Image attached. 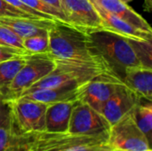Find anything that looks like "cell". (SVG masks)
Wrapping results in <instances>:
<instances>
[{
	"mask_svg": "<svg viewBox=\"0 0 152 151\" xmlns=\"http://www.w3.org/2000/svg\"><path fill=\"white\" fill-rule=\"evenodd\" d=\"M28 134L21 133L11 117L0 125V151H27Z\"/></svg>",
	"mask_w": 152,
	"mask_h": 151,
	"instance_id": "18",
	"label": "cell"
},
{
	"mask_svg": "<svg viewBox=\"0 0 152 151\" xmlns=\"http://www.w3.org/2000/svg\"><path fill=\"white\" fill-rule=\"evenodd\" d=\"M132 117L139 129L151 142L152 132V104L151 101L141 99L131 112Z\"/></svg>",
	"mask_w": 152,
	"mask_h": 151,
	"instance_id": "19",
	"label": "cell"
},
{
	"mask_svg": "<svg viewBox=\"0 0 152 151\" xmlns=\"http://www.w3.org/2000/svg\"><path fill=\"white\" fill-rule=\"evenodd\" d=\"M20 2H22L23 4H25L26 5L29 6L30 8H33L44 14H47L49 16L53 17L54 19H56L59 21H61L63 23H67L66 19L63 15V13L61 12V10L51 6L47 4H45L44 2L40 1V0H20Z\"/></svg>",
	"mask_w": 152,
	"mask_h": 151,
	"instance_id": "23",
	"label": "cell"
},
{
	"mask_svg": "<svg viewBox=\"0 0 152 151\" xmlns=\"http://www.w3.org/2000/svg\"><path fill=\"white\" fill-rule=\"evenodd\" d=\"M108 135H80L71 133L28 134L27 151H94L107 144Z\"/></svg>",
	"mask_w": 152,
	"mask_h": 151,
	"instance_id": "3",
	"label": "cell"
},
{
	"mask_svg": "<svg viewBox=\"0 0 152 151\" xmlns=\"http://www.w3.org/2000/svg\"><path fill=\"white\" fill-rule=\"evenodd\" d=\"M152 8V0H144V10L151 12Z\"/></svg>",
	"mask_w": 152,
	"mask_h": 151,
	"instance_id": "30",
	"label": "cell"
},
{
	"mask_svg": "<svg viewBox=\"0 0 152 151\" xmlns=\"http://www.w3.org/2000/svg\"><path fill=\"white\" fill-rule=\"evenodd\" d=\"M140 101L141 98L122 82L106 101L102 115L111 126L130 114Z\"/></svg>",
	"mask_w": 152,
	"mask_h": 151,
	"instance_id": "11",
	"label": "cell"
},
{
	"mask_svg": "<svg viewBox=\"0 0 152 151\" xmlns=\"http://www.w3.org/2000/svg\"><path fill=\"white\" fill-rule=\"evenodd\" d=\"M48 36L49 53L54 60L105 65L102 58L94 52L88 34L69 24L56 21L49 29Z\"/></svg>",
	"mask_w": 152,
	"mask_h": 151,
	"instance_id": "1",
	"label": "cell"
},
{
	"mask_svg": "<svg viewBox=\"0 0 152 151\" xmlns=\"http://www.w3.org/2000/svg\"><path fill=\"white\" fill-rule=\"evenodd\" d=\"M60 8L67 23L86 34L104 29L91 0H60Z\"/></svg>",
	"mask_w": 152,
	"mask_h": 151,
	"instance_id": "8",
	"label": "cell"
},
{
	"mask_svg": "<svg viewBox=\"0 0 152 151\" xmlns=\"http://www.w3.org/2000/svg\"><path fill=\"white\" fill-rule=\"evenodd\" d=\"M42 2H44L45 4H47L51 6H53L59 10H61L60 8V0H40Z\"/></svg>",
	"mask_w": 152,
	"mask_h": 151,
	"instance_id": "29",
	"label": "cell"
},
{
	"mask_svg": "<svg viewBox=\"0 0 152 151\" xmlns=\"http://www.w3.org/2000/svg\"><path fill=\"white\" fill-rule=\"evenodd\" d=\"M140 65L152 69V42L139 38L126 37Z\"/></svg>",
	"mask_w": 152,
	"mask_h": 151,
	"instance_id": "21",
	"label": "cell"
},
{
	"mask_svg": "<svg viewBox=\"0 0 152 151\" xmlns=\"http://www.w3.org/2000/svg\"><path fill=\"white\" fill-rule=\"evenodd\" d=\"M94 52L108 70L123 80L126 68L140 65L127 38L115 32L100 29L88 34Z\"/></svg>",
	"mask_w": 152,
	"mask_h": 151,
	"instance_id": "2",
	"label": "cell"
},
{
	"mask_svg": "<svg viewBox=\"0 0 152 151\" xmlns=\"http://www.w3.org/2000/svg\"><path fill=\"white\" fill-rule=\"evenodd\" d=\"M54 69L35 83L21 94L41 88H52L62 85H82L97 75L109 71L105 65L94 62H77L57 61ZM20 94V95H21Z\"/></svg>",
	"mask_w": 152,
	"mask_h": 151,
	"instance_id": "4",
	"label": "cell"
},
{
	"mask_svg": "<svg viewBox=\"0 0 152 151\" xmlns=\"http://www.w3.org/2000/svg\"><path fill=\"white\" fill-rule=\"evenodd\" d=\"M24 64L25 55L0 62V89L4 92Z\"/></svg>",
	"mask_w": 152,
	"mask_h": 151,
	"instance_id": "20",
	"label": "cell"
},
{
	"mask_svg": "<svg viewBox=\"0 0 152 151\" xmlns=\"http://www.w3.org/2000/svg\"><path fill=\"white\" fill-rule=\"evenodd\" d=\"M91 2L94 5L96 11L98 12L102 19V22L104 29L115 32L126 37L139 38L143 40H152V33H149L134 28L129 23L124 21L117 15L108 12L107 10H105L104 8L94 3V1L91 0Z\"/></svg>",
	"mask_w": 152,
	"mask_h": 151,
	"instance_id": "14",
	"label": "cell"
},
{
	"mask_svg": "<svg viewBox=\"0 0 152 151\" xmlns=\"http://www.w3.org/2000/svg\"><path fill=\"white\" fill-rule=\"evenodd\" d=\"M78 85H62L52 88H41L27 92L19 98L42 102L45 104H52L61 101H77Z\"/></svg>",
	"mask_w": 152,
	"mask_h": 151,
	"instance_id": "16",
	"label": "cell"
},
{
	"mask_svg": "<svg viewBox=\"0 0 152 151\" xmlns=\"http://www.w3.org/2000/svg\"><path fill=\"white\" fill-rule=\"evenodd\" d=\"M76 101H69L48 104L45 112V131L48 133H67Z\"/></svg>",
	"mask_w": 152,
	"mask_h": 151,
	"instance_id": "15",
	"label": "cell"
},
{
	"mask_svg": "<svg viewBox=\"0 0 152 151\" xmlns=\"http://www.w3.org/2000/svg\"><path fill=\"white\" fill-rule=\"evenodd\" d=\"M56 21L59 20L27 17H0V25L6 27L22 39L49 31Z\"/></svg>",
	"mask_w": 152,
	"mask_h": 151,
	"instance_id": "12",
	"label": "cell"
},
{
	"mask_svg": "<svg viewBox=\"0 0 152 151\" xmlns=\"http://www.w3.org/2000/svg\"><path fill=\"white\" fill-rule=\"evenodd\" d=\"M145 151H151V150H145Z\"/></svg>",
	"mask_w": 152,
	"mask_h": 151,
	"instance_id": "33",
	"label": "cell"
},
{
	"mask_svg": "<svg viewBox=\"0 0 152 151\" xmlns=\"http://www.w3.org/2000/svg\"><path fill=\"white\" fill-rule=\"evenodd\" d=\"M110 125L105 117L86 103L77 101L71 112L69 133L80 135H109Z\"/></svg>",
	"mask_w": 152,
	"mask_h": 151,
	"instance_id": "10",
	"label": "cell"
},
{
	"mask_svg": "<svg viewBox=\"0 0 152 151\" xmlns=\"http://www.w3.org/2000/svg\"><path fill=\"white\" fill-rule=\"evenodd\" d=\"M107 145L113 150L145 151L151 142L134 121L131 113L110 126Z\"/></svg>",
	"mask_w": 152,
	"mask_h": 151,
	"instance_id": "6",
	"label": "cell"
},
{
	"mask_svg": "<svg viewBox=\"0 0 152 151\" xmlns=\"http://www.w3.org/2000/svg\"><path fill=\"white\" fill-rule=\"evenodd\" d=\"M114 151H119V150H114Z\"/></svg>",
	"mask_w": 152,
	"mask_h": 151,
	"instance_id": "34",
	"label": "cell"
},
{
	"mask_svg": "<svg viewBox=\"0 0 152 151\" xmlns=\"http://www.w3.org/2000/svg\"><path fill=\"white\" fill-rule=\"evenodd\" d=\"M12 117V101L9 100L4 92L0 89V125Z\"/></svg>",
	"mask_w": 152,
	"mask_h": 151,
	"instance_id": "26",
	"label": "cell"
},
{
	"mask_svg": "<svg viewBox=\"0 0 152 151\" xmlns=\"http://www.w3.org/2000/svg\"><path fill=\"white\" fill-rule=\"evenodd\" d=\"M122 81L110 71L102 72L78 87L77 101L86 103L99 113Z\"/></svg>",
	"mask_w": 152,
	"mask_h": 151,
	"instance_id": "9",
	"label": "cell"
},
{
	"mask_svg": "<svg viewBox=\"0 0 152 151\" xmlns=\"http://www.w3.org/2000/svg\"><path fill=\"white\" fill-rule=\"evenodd\" d=\"M55 66L56 61L49 53L25 55V64L4 90L7 98L11 101L19 98L24 91L52 72Z\"/></svg>",
	"mask_w": 152,
	"mask_h": 151,
	"instance_id": "5",
	"label": "cell"
},
{
	"mask_svg": "<svg viewBox=\"0 0 152 151\" xmlns=\"http://www.w3.org/2000/svg\"><path fill=\"white\" fill-rule=\"evenodd\" d=\"M48 104L17 98L12 100V118L18 129L25 134L45 131V112Z\"/></svg>",
	"mask_w": 152,
	"mask_h": 151,
	"instance_id": "7",
	"label": "cell"
},
{
	"mask_svg": "<svg viewBox=\"0 0 152 151\" xmlns=\"http://www.w3.org/2000/svg\"><path fill=\"white\" fill-rule=\"evenodd\" d=\"M26 54H28V53L25 50L0 45V62L9 61L14 58L21 57Z\"/></svg>",
	"mask_w": 152,
	"mask_h": 151,
	"instance_id": "27",
	"label": "cell"
},
{
	"mask_svg": "<svg viewBox=\"0 0 152 151\" xmlns=\"http://www.w3.org/2000/svg\"><path fill=\"white\" fill-rule=\"evenodd\" d=\"M0 45L25 50L22 45V38L2 25H0Z\"/></svg>",
	"mask_w": 152,
	"mask_h": 151,
	"instance_id": "24",
	"label": "cell"
},
{
	"mask_svg": "<svg viewBox=\"0 0 152 151\" xmlns=\"http://www.w3.org/2000/svg\"><path fill=\"white\" fill-rule=\"evenodd\" d=\"M94 151H114V150H113L112 149H110L107 144H105V145H102V146L99 147L98 149L94 150Z\"/></svg>",
	"mask_w": 152,
	"mask_h": 151,
	"instance_id": "31",
	"label": "cell"
},
{
	"mask_svg": "<svg viewBox=\"0 0 152 151\" xmlns=\"http://www.w3.org/2000/svg\"><path fill=\"white\" fill-rule=\"evenodd\" d=\"M6 3H8L10 5H12V7L28 14L29 16L33 17V18H37V19H49V20H56L52 16H49L47 14H44L33 8H30L29 6L26 5L25 4H23L22 2H20V0H4Z\"/></svg>",
	"mask_w": 152,
	"mask_h": 151,
	"instance_id": "25",
	"label": "cell"
},
{
	"mask_svg": "<svg viewBox=\"0 0 152 151\" xmlns=\"http://www.w3.org/2000/svg\"><path fill=\"white\" fill-rule=\"evenodd\" d=\"M108 12L117 15L124 21L129 23L134 28L152 33V28L147 20L138 12L132 9L127 4L119 0H92Z\"/></svg>",
	"mask_w": 152,
	"mask_h": 151,
	"instance_id": "17",
	"label": "cell"
},
{
	"mask_svg": "<svg viewBox=\"0 0 152 151\" xmlns=\"http://www.w3.org/2000/svg\"><path fill=\"white\" fill-rule=\"evenodd\" d=\"M4 16H10V17H27V18H33L28 14L12 7L4 0H0V17ZM37 19V18H36Z\"/></svg>",
	"mask_w": 152,
	"mask_h": 151,
	"instance_id": "28",
	"label": "cell"
},
{
	"mask_svg": "<svg viewBox=\"0 0 152 151\" xmlns=\"http://www.w3.org/2000/svg\"><path fill=\"white\" fill-rule=\"evenodd\" d=\"M119 1H121V2H123V3H125V4H128V3L132 2L133 0H119Z\"/></svg>",
	"mask_w": 152,
	"mask_h": 151,
	"instance_id": "32",
	"label": "cell"
},
{
	"mask_svg": "<svg viewBox=\"0 0 152 151\" xmlns=\"http://www.w3.org/2000/svg\"><path fill=\"white\" fill-rule=\"evenodd\" d=\"M23 48L28 53H49V36L48 31L22 39Z\"/></svg>",
	"mask_w": 152,
	"mask_h": 151,
	"instance_id": "22",
	"label": "cell"
},
{
	"mask_svg": "<svg viewBox=\"0 0 152 151\" xmlns=\"http://www.w3.org/2000/svg\"><path fill=\"white\" fill-rule=\"evenodd\" d=\"M122 82L141 99L152 101V69L141 65L128 67Z\"/></svg>",
	"mask_w": 152,
	"mask_h": 151,
	"instance_id": "13",
	"label": "cell"
}]
</instances>
